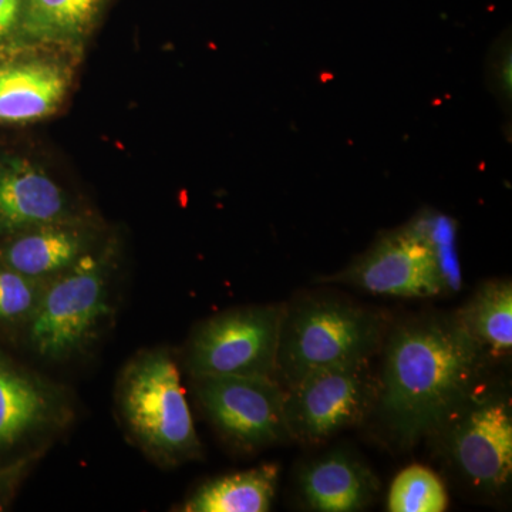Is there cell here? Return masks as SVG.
<instances>
[{
    "label": "cell",
    "instance_id": "cell-19",
    "mask_svg": "<svg viewBox=\"0 0 512 512\" xmlns=\"http://www.w3.org/2000/svg\"><path fill=\"white\" fill-rule=\"evenodd\" d=\"M47 282L0 264V326L22 328L39 305Z\"/></svg>",
    "mask_w": 512,
    "mask_h": 512
},
{
    "label": "cell",
    "instance_id": "cell-4",
    "mask_svg": "<svg viewBox=\"0 0 512 512\" xmlns=\"http://www.w3.org/2000/svg\"><path fill=\"white\" fill-rule=\"evenodd\" d=\"M382 318L352 303L311 299L284 309L275 380L291 387L313 370L369 360L382 342Z\"/></svg>",
    "mask_w": 512,
    "mask_h": 512
},
{
    "label": "cell",
    "instance_id": "cell-14",
    "mask_svg": "<svg viewBox=\"0 0 512 512\" xmlns=\"http://www.w3.org/2000/svg\"><path fill=\"white\" fill-rule=\"evenodd\" d=\"M109 0H23L19 46L79 52Z\"/></svg>",
    "mask_w": 512,
    "mask_h": 512
},
{
    "label": "cell",
    "instance_id": "cell-10",
    "mask_svg": "<svg viewBox=\"0 0 512 512\" xmlns=\"http://www.w3.org/2000/svg\"><path fill=\"white\" fill-rule=\"evenodd\" d=\"M42 46L0 53V124L35 123L62 107L73 83V66Z\"/></svg>",
    "mask_w": 512,
    "mask_h": 512
},
{
    "label": "cell",
    "instance_id": "cell-1",
    "mask_svg": "<svg viewBox=\"0 0 512 512\" xmlns=\"http://www.w3.org/2000/svg\"><path fill=\"white\" fill-rule=\"evenodd\" d=\"M487 353L456 318L399 326L386 349L380 404L403 443L446 427L471 399Z\"/></svg>",
    "mask_w": 512,
    "mask_h": 512
},
{
    "label": "cell",
    "instance_id": "cell-15",
    "mask_svg": "<svg viewBox=\"0 0 512 512\" xmlns=\"http://www.w3.org/2000/svg\"><path fill=\"white\" fill-rule=\"evenodd\" d=\"M301 484L308 504L322 512L362 510L375 491L372 474L345 453H332L309 464Z\"/></svg>",
    "mask_w": 512,
    "mask_h": 512
},
{
    "label": "cell",
    "instance_id": "cell-13",
    "mask_svg": "<svg viewBox=\"0 0 512 512\" xmlns=\"http://www.w3.org/2000/svg\"><path fill=\"white\" fill-rule=\"evenodd\" d=\"M103 241L92 218L52 222L0 239V264L30 278L50 281Z\"/></svg>",
    "mask_w": 512,
    "mask_h": 512
},
{
    "label": "cell",
    "instance_id": "cell-12",
    "mask_svg": "<svg viewBox=\"0 0 512 512\" xmlns=\"http://www.w3.org/2000/svg\"><path fill=\"white\" fill-rule=\"evenodd\" d=\"M80 218L87 215L45 168L19 154H0V239Z\"/></svg>",
    "mask_w": 512,
    "mask_h": 512
},
{
    "label": "cell",
    "instance_id": "cell-5",
    "mask_svg": "<svg viewBox=\"0 0 512 512\" xmlns=\"http://www.w3.org/2000/svg\"><path fill=\"white\" fill-rule=\"evenodd\" d=\"M284 306H248L218 313L192 333L188 372L198 376L275 379L276 350Z\"/></svg>",
    "mask_w": 512,
    "mask_h": 512
},
{
    "label": "cell",
    "instance_id": "cell-2",
    "mask_svg": "<svg viewBox=\"0 0 512 512\" xmlns=\"http://www.w3.org/2000/svg\"><path fill=\"white\" fill-rule=\"evenodd\" d=\"M119 268V241L104 238L72 268L50 279L35 312L22 326L26 346L56 363L92 349L116 312Z\"/></svg>",
    "mask_w": 512,
    "mask_h": 512
},
{
    "label": "cell",
    "instance_id": "cell-7",
    "mask_svg": "<svg viewBox=\"0 0 512 512\" xmlns=\"http://www.w3.org/2000/svg\"><path fill=\"white\" fill-rule=\"evenodd\" d=\"M195 394L224 436L238 446L258 448L288 437L285 392L268 377L198 376Z\"/></svg>",
    "mask_w": 512,
    "mask_h": 512
},
{
    "label": "cell",
    "instance_id": "cell-3",
    "mask_svg": "<svg viewBox=\"0 0 512 512\" xmlns=\"http://www.w3.org/2000/svg\"><path fill=\"white\" fill-rule=\"evenodd\" d=\"M121 420L138 447L161 466L201 456L180 370L170 350L146 349L123 367L117 382Z\"/></svg>",
    "mask_w": 512,
    "mask_h": 512
},
{
    "label": "cell",
    "instance_id": "cell-20",
    "mask_svg": "<svg viewBox=\"0 0 512 512\" xmlns=\"http://www.w3.org/2000/svg\"><path fill=\"white\" fill-rule=\"evenodd\" d=\"M46 447L33 448L28 453L19 454L12 460L0 464V511L12 503L23 481L32 473L33 468L45 454Z\"/></svg>",
    "mask_w": 512,
    "mask_h": 512
},
{
    "label": "cell",
    "instance_id": "cell-16",
    "mask_svg": "<svg viewBox=\"0 0 512 512\" xmlns=\"http://www.w3.org/2000/svg\"><path fill=\"white\" fill-rule=\"evenodd\" d=\"M278 478L275 464L212 478L200 485L178 511L266 512L274 503Z\"/></svg>",
    "mask_w": 512,
    "mask_h": 512
},
{
    "label": "cell",
    "instance_id": "cell-22",
    "mask_svg": "<svg viewBox=\"0 0 512 512\" xmlns=\"http://www.w3.org/2000/svg\"><path fill=\"white\" fill-rule=\"evenodd\" d=\"M493 79L495 94L501 101L507 103L511 99V46L510 42H503V46H497L493 59Z\"/></svg>",
    "mask_w": 512,
    "mask_h": 512
},
{
    "label": "cell",
    "instance_id": "cell-21",
    "mask_svg": "<svg viewBox=\"0 0 512 512\" xmlns=\"http://www.w3.org/2000/svg\"><path fill=\"white\" fill-rule=\"evenodd\" d=\"M23 0H0V53L19 47Z\"/></svg>",
    "mask_w": 512,
    "mask_h": 512
},
{
    "label": "cell",
    "instance_id": "cell-9",
    "mask_svg": "<svg viewBox=\"0 0 512 512\" xmlns=\"http://www.w3.org/2000/svg\"><path fill=\"white\" fill-rule=\"evenodd\" d=\"M73 419L69 393L0 348V460Z\"/></svg>",
    "mask_w": 512,
    "mask_h": 512
},
{
    "label": "cell",
    "instance_id": "cell-11",
    "mask_svg": "<svg viewBox=\"0 0 512 512\" xmlns=\"http://www.w3.org/2000/svg\"><path fill=\"white\" fill-rule=\"evenodd\" d=\"M451 453L464 476L477 487L500 491L512 474V413L500 397L471 399L448 424Z\"/></svg>",
    "mask_w": 512,
    "mask_h": 512
},
{
    "label": "cell",
    "instance_id": "cell-6",
    "mask_svg": "<svg viewBox=\"0 0 512 512\" xmlns=\"http://www.w3.org/2000/svg\"><path fill=\"white\" fill-rule=\"evenodd\" d=\"M379 392L370 359L313 370L285 392L288 436L303 443L328 440L365 419Z\"/></svg>",
    "mask_w": 512,
    "mask_h": 512
},
{
    "label": "cell",
    "instance_id": "cell-8",
    "mask_svg": "<svg viewBox=\"0 0 512 512\" xmlns=\"http://www.w3.org/2000/svg\"><path fill=\"white\" fill-rule=\"evenodd\" d=\"M326 281L403 298H430L446 292L433 247L417 221L382 235L348 269Z\"/></svg>",
    "mask_w": 512,
    "mask_h": 512
},
{
    "label": "cell",
    "instance_id": "cell-17",
    "mask_svg": "<svg viewBox=\"0 0 512 512\" xmlns=\"http://www.w3.org/2000/svg\"><path fill=\"white\" fill-rule=\"evenodd\" d=\"M457 319L487 356L507 355L512 348L511 282L485 284Z\"/></svg>",
    "mask_w": 512,
    "mask_h": 512
},
{
    "label": "cell",
    "instance_id": "cell-18",
    "mask_svg": "<svg viewBox=\"0 0 512 512\" xmlns=\"http://www.w3.org/2000/svg\"><path fill=\"white\" fill-rule=\"evenodd\" d=\"M448 495L443 481L430 468L410 466L394 478L387 497L392 512H443Z\"/></svg>",
    "mask_w": 512,
    "mask_h": 512
}]
</instances>
